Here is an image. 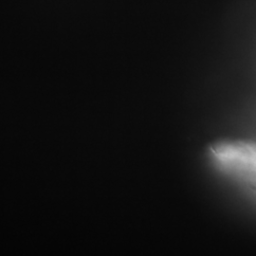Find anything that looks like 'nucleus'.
Listing matches in <instances>:
<instances>
[]
</instances>
